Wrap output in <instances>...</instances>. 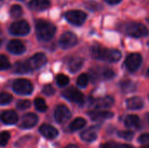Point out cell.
Segmentation results:
<instances>
[{"label":"cell","instance_id":"25","mask_svg":"<svg viewBox=\"0 0 149 148\" xmlns=\"http://www.w3.org/2000/svg\"><path fill=\"white\" fill-rule=\"evenodd\" d=\"M35 106L37 108L38 111L41 112V113H44L47 110V106H46V103L45 101L41 99V98H37L35 99Z\"/></svg>","mask_w":149,"mask_h":148},{"label":"cell","instance_id":"8","mask_svg":"<svg viewBox=\"0 0 149 148\" xmlns=\"http://www.w3.org/2000/svg\"><path fill=\"white\" fill-rule=\"evenodd\" d=\"M142 62V58L141 54L139 53H132L127 56V58L125 60V65L127 69L131 72H136L139 67L141 66V64Z\"/></svg>","mask_w":149,"mask_h":148},{"label":"cell","instance_id":"35","mask_svg":"<svg viewBox=\"0 0 149 148\" xmlns=\"http://www.w3.org/2000/svg\"><path fill=\"white\" fill-rule=\"evenodd\" d=\"M138 140L141 144L142 145H147L149 146V133H146L144 134H141Z\"/></svg>","mask_w":149,"mask_h":148},{"label":"cell","instance_id":"10","mask_svg":"<svg viewBox=\"0 0 149 148\" xmlns=\"http://www.w3.org/2000/svg\"><path fill=\"white\" fill-rule=\"evenodd\" d=\"M78 42L76 35L71 31H66L63 33L59 38V45L63 49H68L74 46Z\"/></svg>","mask_w":149,"mask_h":148},{"label":"cell","instance_id":"23","mask_svg":"<svg viewBox=\"0 0 149 148\" xmlns=\"http://www.w3.org/2000/svg\"><path fill=\"white\" fill-rule=\"evenodd\" d=\"M86 124V121L85 119L83 118H77L75 119L70 125V130L72 132L78 131L79 129H81L82 127H84Z\"/></svg>","mask_w":149,"mask_h":148},{"label":"cell","instance_id":"42","mask_svg":"<svg viewBox=\"0 0 149 148\" xmlns=\"http://www.w3.org/2000/svg\"><path fill=\"white\" fill-rule=\"evenodd\" d=\"M3 35L1 34V32H0V46H1V44H2V43H3Z\"/></svg>","mask_w":149,"mask_h":148},{"label":"cell","instance_id":"44","mask_svg":"<svg viewBox=\"0 0 149 148\" xmlns=\"http://www.w3.org/2000/svg\"><path fill=\"white\" fill-rule=\"evenodd\" d=\"M147 117H148V123H149V113L148 114V116H147Z\"/></svg>","mask_w":149,"mask_h":148},{"label":"cell","instance_id":"34","mask_svg":"<svg viewBox=\"0 0 149 148\" xmlns=\"http://www.w3.org/2000/svg\"><path fill=\"white\" fill-rule=\"evenodd\" d=\"M17 108L18 109H21V110H25L27 108H29L31 106V102L29 100H20L17 102Z\"/></svg>","mask_w":149,"mask_h":148},{"label":"cell","instance_id":"46","mask_svg":"<svg viewBox=\"0 0 149 148\" xmlns=\"http://www.w3.org/2000/svg\"><path fill=\"white\" fill-rule=\"evenodd\" d=\"M147 75H148V77H149V69H148V72H147Z\"/></svg>","mask_w":149,"mask_h":148},{"label":"cell","instance_id":"40","mask_svg":"<svg viewBox=\"0 0 149 148\" xmlns=\"http://www.w3.org/2000/svg\"><path fill=\"white\" fill-rule=\"evenodd\" d=\"M106 1L110 4H116V3H119L121 0H106Z\"/></svg>","mask_w":149,"mask_h":148},{"label":"cell","instance_id":"38","mask_svg":"<svg viewBox=\"0 0 149 148\" xmlns=\"http://www.w3.org/2000/svg\"><path fill=\"white\" fill-rule=\"evenodd\" d=\"M100 148H120V144L115 143L113 141H110V142H107L103 144Z\"/></svg>","mask_w":149,"mask_h":148},{"label":"cell","instance_id":"4","mask_svg":"<svg viewBox=\"0 0 149 148\" xmlns=\"http://www.w3.org/2000/svg\"><path fill=\"white\" fill-rule=\"evenodd\" d=\"M46 62H47V58L44 53H37L33 55L31 58H30L27 61H25L29 72L42 67L43 65H45Z\"/></svg>","mask_w":149,"mask_h":148},{"label":"cell","instance_id":"1","mask_svg":"<svg viewBox=\"0 0 149 148\" xmlns=\"http://www.w3.org/2000/svg\"><path fill=\"white\" fill-rule=\"evenodd\" d=\"M91 54L96 59L108 62H117L121 58V52L119 50L107 49L100 44H95L92 47Z\"/></svg>","mask_w":149,"mask_h":148},{"label":"cell","instance_id":"43","mask_svg":"<svg viewBox=\"0 0 149 148\" xmlns=\"http://www.w3.org/2000/svg\"><path fill=\"white\" fill-rule=\"evenodd\" d=\"M65 148H78L76 146H73V145H70V146H68V147H66Z\"/></svg>","mask_w":149,"mask_h":148},{"label":"cell","instance_id":"39","mask_svg":"<svg viewBox=\"0 0 149 148\" xmlns=\"http://www.w3.org/2000/svg\"><path fill=\"white\" fill-rule=\"evenodd\" d=\"M86 6L90 10H99V7H98L99 4L97 3H95V2H90V3H88L86 4Z\"/></svg>","mask_w":149,"mask_h":148},{"label":"cell","instance_id":"33","mask_svg":"<svg viewBox=\"0 0 149 148\" xmlns=\"http://www.w3.org/2000/svg\"><path fill=\"white\" fill-rule=\"evenodd\" d=\"M118 136L124 140H131L134 138V133L132 131H120L118 133Z\"/></svg>","mask_w":149,"mask_h":148},{"label":"cell","instance_id":"26","mask_svg":"<svg viewBox=\"0 0 149 148\" xmlns=\"http://www.w3.org/2000/svg\"><path fill=\"white\" fill-rule=\"evenodd\" d=\"M14 70H15V72H17V73H21V74L26 73V72H29L25 61H24V62H17V63L15 65Z\"/></svg>","mask_w":149,"mask_h":148},{"label":"cell","instance_id":"11","mask_svg":"<svg viewBox=\"0 0 149 148\" xmlns=\"http://www.w3.org/2000/svg\"><path fill=\"white\" fill-rule=\"evenodd\" d=\"M71 112L67 106L64 105L58 106L54 112V118L58 123H65L71 118Z\"/></svg>","mask_w":149,"mask_h":148},{"label":"cell","instance_id":"21","mask_svg":"<svg viewBox=\"0 0 149 148\" xmlns=\"http://www.w3.org/2000/svg\"><path fill=\"white\" fill-rule=\"evenodd\" d=\"M125 125L130 128H138L141 125L140 119L136 115H128L125 120Z\"/></svg>","mask_w":149,"mask_h":148},{"label":"cell","instance_id":"18","mask_svg":"<svg viewBox=\"0 0 149 148\" xmlns=\"http://www.w3.org/2000/svg\"><path fill=\"white\" fill-rule=\"evenodd\" d=\"M50 6V0H31L29 7L33 10H43Z\"/></svg>","mask_w":149,"mask_h":148},{"label":"cell","instance_id":"19","mask_svg":"<svg viewBox=\"0 0 149 148\" xmlns=\"http://www.w3.org/2000/svg\"><path fill=\"white\" fill-rule=\"evenodd\" d=\"M144 102L140 97H133L127 100V107L130 110H139L143 107Z\"/></svg>","mask_w":149,"mask_h":148},{"label":"cell","instance_id":"20","mask_svg":"<svg viewBox=\"0 0 149 148\" xmlns=\"http://www.w3.org/2000/svg\"><path fill=\"white\" fill-rule=\"evenodd\" d=\"M81 139L84 140V141H86V142H92V141H94L96 139H97V133H96V130L93 128V127H91V128H88L86 129V131H84L82 133H81Z\"/></svg>","mask_w":149,"mask_h":148},{"label":"cell","instance_id":"22","mask_svg":"<svg viewBox=\"0 0 149 148\" xmlns=\"http://www.w3.org/2000/svg\"><path fill=\"white\" fill-rule=\"evenodd\" d=\"M83 65V59L80 58H74L69 63V70L71 72H77Z\"/></svg>","mask_w":149,"mask_h":148},{"label":"cell","instance_id":"45","mask_svg":"<svg viewBox=\"0 0 149 148\" xmlns=\"http://www.w3.org/2000/svg\"><path fill=\"white\" fill-rule=\"evenodd\" d=\"M141 148H149V146H146V147H143Z\"/></svg>","mask_w":149,"mask_h":148},{"label":"cell","instance_id":"15","mask_svg":"<svg viewBox=\"0 0 149 148\" xmlns=\"http://www.w3.org/2000/svg\"><path fill=\"white\" fill-rule=\"evenodd\" d=\"M39 131L43 136H45V138L50 139V140L55 139L58 134V132L55 127H53L50 125H46V124L42 125L39 128Z\"/></svg>","mask_w":149,"mask_h":148},{"label":"cell","instance_id":"37","mask_svg":"<svg viewBox=\"0 0 149 148\" xmlns=\"http://www.w3.org/2000/svg\"><path fill=\"white\" fill-rule=\"evenodd\" d=\"M43 92L45 95H47V96H51V95H53L54 94L55 90H54V88L51 85H46L43 88Z\"/></svg>","mask_w":149,"mask_h":148},{"label":"cell","instance_id":"36","mask_svg":"<svg viewBox=\"0 0 149 148\" xmlns=\"http://www.w3.org/2000/svg\"><path fill=\"white\" fill-rule=\"evenodd\" d=\"M102 74L105 79H112L115 75L114 72L111 68H105L102 72Z\"/></svg>","mask_w":149,"mask_h":148},{"label":"cell","instance_id":"41","mask_svg":"<svg viewBox=\"0 0 149 148\" xmlns=\"http://www.w3.org/2000/svg\"><path fill=\"white\" fill-rule=\"evenodd\" d=\"M120 148H133V147L127 144H120Z\"/></svg>","mask_w":149,"mask_h":148},{"label":"cell","instance_id":"3","mask_svg":"<svg viewBox=\"0 0 149 148\" xmlns=\"http://www.w3.org/2000/svg\"><path fill=\"white\" fill-rule=\"evenodd\" d=\"M126 32L128 36H131L134 38L146 37L149 33L148 28L144 24L141 23H136V22L129 23L126 26Z\"/></svg>","mask_w":149,"mask_h":148},{"label":"cell","instance_id":"17","mask_svg":"<svg viewBox=\"0 0 149 148\" xmlns=\"http://www.w3.org/2000/svg\"><path fill=\"white\" fill-rule=\"evenodd\" d=\"M0 119H1V120H2L4 124H7V125H13V124L17 123V120H18V117H17V114L14 111L8 110V111H4V112L1 114Z\"/></svg>","mask_w":149,"mask_h":148},{"label":"cell","instance_id":"31","mask_svg":"<svg viewBox=\"0 0 149 148\" xmlns=\"http://www.w3.org/2000/svg\"><path fill=\"white\" fill-rule=\"evenodd\" d=\"M23 13V10H22V8L19 6V5H13L10 9V15L11 17L17 18V17H19Z\"/></svg>","mask_w":149,"mask_h":148},{"label":"cell","instance_id":"2","mask_svg":"<svg viewBox=\"0 0 149 148\" xmlns=\"http://www.w3.org/2000/svg\"><path fill=\"white\" fill-rule=\"evenodd\" d=\"M36 32L39 39L49 41L53 38L56 32V27L50 22L39 20L36 24Z\"/></svg>","mask_w":149,"mask_h":148},{"label":"cell","instance_id":"14","mask_svg":"<svg viewBox=\"0 0 149 148\" xmlns=\"http://www.w3.org/2000/svg\"><path fill=\"white\" fill-rule=\"evenodd\" d=\"M38 122V116L34 113H27L23 116L21 120V127L23 128H31Z\"/></svg>","mask_w":149,"mask_h":148},{"label":"cell","instance_id":"29","mask_svg":"<svg viewBox=\"0 0 149 148\" xmlns=\"http://www.w3.org/2000/svg\"><path fill=\"white\" fill-rule=\"evenodd\" d=\"M12 96L8 92H1L0 93V105H7L11 102Z\"/></svg>","mask_w":149,"mask_h":148},{"label":"cell","instance_id":"30","mask_svg":"<svg viewBox=\"0 0 149 148\" xmlns=\"http://www.w3.org/2000/svg\"><path fill=\"white\" fill-rule=\"evenodd\" d=\"M10 66L8 58L4 55H0V71L7 70Z\"/></svg>","mask_w":149,"mask_h":148},{"label":"cell","instance_id":"6","mask_svg":"<svg viewBox=\"0 0 149 148\" xmlns=\"http://www.w3.org/2000/svg\"><path fill=\"white\" fill-rule=\"evenodd\" d=\"M63 96L68 100L78 105H83L85 102L84 95L75 87H69L63 92Z\"/></svg>","mask_w":149,"mask_h":148},{"label":"cell","instance_id":"13","mask_svg":"<svg viewBox=\"0 0 149 148\" xmlns=\"http://www.w3.org/2000/svg\"><path fill=\"white\" fill-rule=\"evenodd\" d=\"M7 48L9 51H10L13 54H21L25 51V46L24 44L17 39H14L9 42Z\"/></svg>","mask_w":149,"mask_h":148},{"label":"cell","instance_id":"32","mask_svg":"<svg viewBox=\"0 0 149 148\" xmlns=\"http://www.w3.org/2000/svg\"><path fill=\"white\" fill-rule=\"evenodd\" d=\"M10 133L9 132H3L0 133V147H5L10 140Z\"/></svg>","mask_w":149,"mask_h":148},{"label":"cell","instance_id":"5","mask_svg":"<svg viewBox=\"0 0 149 148\" xmlns=\"http://www.w3.org/2000/svg\"><path fill=\"white\" fill-rule=\"evenodd\" d=\"M13 90L18 93V94H22V95H28L31 94V92L33 91V85L32 84L27 80V79H17L16 81H14L13 85H12Z\"/></svg>","mask_w":149,"mask_h":148},{"label":"cell","instance_id":"7","mask_svg":"<svg viewBox=\"0 0 149 148\" xmlns=\"http://www.w3.org/2000/svg\"><path fill=\"white\" fill-rule=\"evenodd\" d=\"M65 18L72 24L81 25L86 19V14L81 10H70L65 13Z\"/></svg>","mask_w":149,"mask_h":148},{"label":"cell","instance_id":"28","mask_svg":"<svg viewBox=\"0 0 149 148\" xmlns=\"http://www.w3.org/2000/svg\"><path fill=\"white\" fill-rule=\"evenodd\" d=\"M56 81L58 86H65L69 83V78L65 74H58L56 78Z\"/></svg>","mask_w":149,"mask_h":148},{"label":"cell","instance_id":"12","mask_svg":"<svg viewBox=\"0 0 149 148\" xmlns=\"http://www.w3.org/2000/svg\"><path fill=\"white\" fill-rule=\"evenodd\" d=\"M114 104V99L111 96H106L103 98H100L96 100H94L92 103V106L96 109H101V108H108L111 107Z\"/></svg>","mask_w":149,"mask_h":148},{"label":"cell","instance_id":"24","mask_svg":"<svg viewBox=\"0 0 149 148\" xmlns=\"http://www.w3.org/2000/svg\"><path fill=\"white\" fill-rule=\"evenodd\" d=\"M120 87L122 88V90L126 92H130L135 90L136 85L134 82H132L131 80H125L123 82L120 83Z\"/></svg>","mask_w":149,"mask_h":148},{"label":"cell","instance_id":"9","mask_svg":"<svg viewBox=\"0 0 149 148\" xmlns=\"http://www.w3.org/2000/svg\"><path fill=\"white\" fill-rule=\"evenodd\" d=\"M30 31V25L24 20H20L13 23L10 27V32L17 36H24Z\"/></svg>","mask_w":149,"mask_h":148},{"label":"cell","instance_id":"16","mask_svg":"<svg viewBox=\"0 0 149 148\" xmlns=\"http://www.w3.org/2000/svg\"><path fill=\"white\" fill-rule=\"evenodd\" d=\"M88 115L93 120H103L113 117V113L108 111H92L88 113Z\"/></svg>","mask_w":149,"mask_h":148},{"label":"cell","instance_id":"27","mask_svg":"<svg viewBox=\"0 0 149 148\" xmlns=\"http://www.w3.org/2000/svg\"><path fill=\"white\" fill-rule=\"evenodd\" d=\"M89 82V76L86 73H82L77 79V85L80 87H86Z\"/></svg>","mask_w":149,"mask_h":148}]
</instances>
